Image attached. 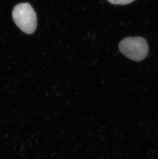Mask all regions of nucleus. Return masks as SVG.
I'll list each match as a JSON object with an SVG mask.
<instances>
[{
    "label": "nucleus",
    "mask_w": 158,
    "mask_h": 159,
    "mask_svg": "<svg viewBox=\"0 0 158 159\" xmlns=\"http://www.w3.org/2000/svg\"><path fill=\"white\" fill-rule=\"evenodd\" d=\"M12 17L16 25L27 34L34 33L37 26L36 12L29 3H20L14 7Z\"/></svg>",
    "instance_id": "f257e3e1"
},
{
    "label": "nucleus",
    "mask_w": 158,
    "mask_h": 159,
    "mask_svg": "<svg viewBox=\"0 0 158 159\" xmlns=\"http://www.w3.org/2000/svg\"><path fill=\"white\" fill-rule=\"evenodd\" d=\"M120 51L131 60L140 61L148 53V45L145 39L140 37H127L120 43Z\"/></svg>",
    "instance_id": "f03ea898"
},
{
    "label": "nucleus",
    "mask_w": 158,
    "mask_h": 159,
    "mask_svg": "<svg viewBox=\"0 0 158 159\" xmlns=\"http://www.w3.org/2000/svg\"><path fill=\"white\" fill-rule=\"evenodd\" d=\"M135 0H108L111 4L115 5H127L131 3Z\"/></svg>",
    "instance_id": "7ed1b4c3"
}]
</instances>
